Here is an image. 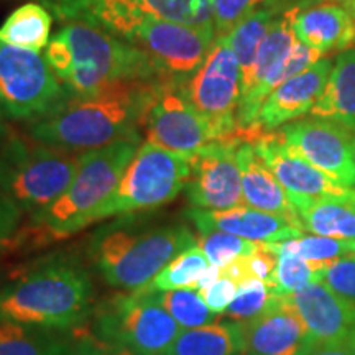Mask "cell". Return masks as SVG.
<instances>
[{
  "mask_svg": "<svg viewBox=\"0 0 355 355\" xmlns=\"http://www.w3.org/2000/svg\"><path fill=\"white\" fill-rule=\"evenodd\" d=\"M159 79H127L94 96L66 99L28 125V135L66 152H89L140 137Z\"/></svg>",
  "mask_w": 355,
  "mask_h": 355,
  "instance_id": "6da1fadb",
  "label": "cell"
},
{
  "mask_svg": "<svg viewBox=\"0 0 355 355\" xmlns=\"http://www.w3.org/2000/svg\"><path fill=\"white\" fill-rule=\"evenodd\" d=\"M48 64L73 97H87L127 79L162 78L135 44L87 20H68L44 51Z\"/></svg>",
  "mask_w": 355,
  "mask_h": 355,
  "instance_id": "7a4b0ae2",
  "label": "cell"
},
{
  "mask_svg": "<svg viewBox=\"0 0 355 355\" xmlns=\"http://www.w3.org/2000/svg\"><path fill=\"white\" fill-rule=\"evenodd\" d=\"M140 140V137H132L81 153V163L69 188L46 209L30 216L26 227L19 229L13 237L12 247L24 241L46 245L94 224L96 212L115 193Z\"/></svg>",
  "mask_w": 355,
  "mask_h": 355,
  "instance_id": "3957f363",
  "label": "cell"
},
{
  "mask_svg": "<svg viewBox=\"0 0 355 355\" xmlns=\"http://www.w3.org/2000/svg\"><path fill=\"white\" fill-rule=\"evenodd\" d=\"M94 286L87 270L69 259L50 260L0 291V314L19 322L71 331L92 311Z\"/></svg>",
  "mask_w": 355,
  "mask_h": 355,
  "instance_id": "277c9868",
  "label": "cell"
},
{
  "mask_svg": "<svg viewBox=\"0 0 355 355\" xmlns=\"http://www.w3.org/2000/svg\"><path fill=\"white\" fill-rule=\"evenodd\" d=\"M196 243L198 237L186 225L137 227L121 222L97 232L89 254L107 285L139 291L175 257Z\"/></svg>",
  "mask_w": 355,
  "mask_h": 355,
  "instance_id": "5b68a950",
  "label": "cell"
},
{
  "mask_svg": "<svg viewBox=\"0 0 355 355\" xmlns=\"http://www.w3.org/2000/svg\"><path fill=\"white\" fill-rule=\"evenodd\" d=\"M79 163L81 155L10 135L0 145V189L21 212L37 214L69 188Z\"/></svg>",
  "mask_w": 355,
  "mask_h": 355,
  "instance_id": "8992f818",
  "label": "cell"
},
{
  "mask_svg": "<svg viewBox=\"0 0 355 355\" xmlns=\"http://www.w3.org/2000/svg\"><path fill=\"white\" fill-rule=\"evenodd\" d=\"M189 176V157L145 141L128 162L115 193L96 212L94 222L165 206L186 188Z\"/></svg>",
  "mask_w": 355,
  "mask_h": 355,
  "instance_id": "52a82bcc",
  "label": "cell"
},
{
  "mask_svg": "<svg viewBox=\"0 0 355 355\" xmlns=\"http://www.w3.org/2000/svg\"><path fill=\"white\" fill-rule=\"evenodd\" d=\"M181 327L158 300L157 291L119 293L96 309L92 334L140 355H163Z\"/></svg>",
  "mask_w": 355,
  "mask_h": 355,
  "instance_id": "ba28073f",
  "label": "cell"
},
{
  "mask_svg": "<svg viewBox=\"0 0 355 355\" xmlns=\"http://www.w3.org/2000/svg\"><path fill=\"white\" fill-rule=\"evenodd\" d=\"M69 97L44 55L0 40V109L7 119L38 121Z\"/></svg>",
  "mask_w": 355,
  "mask_h": 355,
  "instance_id": "9c48e42d",
  "label": "cell"
},
{
  "mask_svg": "<svg viewBox=\"0 0 355 355\" xmlns=\"http://www.w3.org/2000/svg\"><path fill=\"white\" fill-rule=\"evenodd\" d=\"M242 69L225 37H217L196 73L183 83L184 94L209 125L214 140L241 133L237 122Z\"/></svg>",
  "mask_w": 355,
  "mask_h": 355,
  "instance_id": "30bf717a",
  "label": "cell"
},
{
  "mask_svg": "<svg viewBox=\"0 0 355 355\" xmlns=\"http://www.w3.org/2000/svg\"><path fill=\"white\" fill-rule=\"evenodd\" d=\"M217 38L214 26H198L146 15L132 44L150 58L162 78L188 81L201 68Z\"/></svg>",
  "mask_w": 355,
  "mask_h": 355,
  "instance_id": "8fae6325",
  "label": "cell"
},
{
  "mask_svg": "<svg viewBox=\"0 0 355 355\" xmlns=\"http://www.w3.org/2000/svg\"><path fill=\"white\" fill-rule=\"evenodd\" d=\"M184 81L159 79L146 109L144 130L146 141L171 152L193 157L214 140L209 125L193 107L183 89Z\"/></svg>",
  "mask_w": 355,
  "mask_h": 355,
  "instance_id": "7c38bea8",
  "label": "cell"
},
{
  "mask_svg": "<svg viewBox=\"0 0 355 355\" xmlns=\"http://www.w3.org/2000/svg\"><path fill=\"white\" fill-rule=\"evenodd\" d=\"M239 141L241 135L212 140L189 157L191 176L184 191L193 209L217 212L245 206L235 157Z\"/></svg>",
  "mask_w": 355,
  "mask_h": 355,
  "instance_id": "4fadbf2b",
  "label": "cell"
},
{
  "mask_svg": "<svg viewBox=\"0 0 355 355\" xmlns=\"http://www.w3.org/2000/svg\"><path fill=\"white\" fill-rule=\"evenodd\" d=\"M293 152L316 166L336 183L355 189L354 132L334 121L303 117L278 128Z\"/></svg>",
  "mask_w": 355,
  "mask_h": 355,
  "instance_id": "5bb4252c",
  "label": "cell"
},
{
  "mask_svg": "<svg viewBox=\"0 0 355 355\" xmlns=\"http://www.w3.org/2000/svg\"><path fill=\"white\" fill-rule=\"evenodd\" d=\"M254 145L255 152L263 159L270 171L277 176L290 199H324L340 198L355 193L352 188L336 183L303 157L293 152L278 132H247L242 133Z\"/></svg>",
  "mask_w": 355,
  "mask_h": 355,
  "instance_id": "9a60e30c",
  "label": "cell"
},
{
  "mask_svg": "<svg viewBox=\"0 0 355 355\" xmlns=\"http://www.w3.org/2000/svg\"><path fill=\"white\" fill-rule=\"evenodd\" d=\"M332 66L334 58H321L278 86L261 104L254 127L247 132H275L309 115L326 89Z\"/></svg>",
  "mask_w": 355,
  "mask_h": 355,
  "instance_id": "2e32d148",
  "label": "cell"
},
{
  "mask_svg": "<svg viewBox=\"0 0 355 355\" xmlns=\"http://www.w3.org/2000/svg\"><path fill=\"white\" fill-rule=\"evenodd\" d=\"M241 327L245 354L252 355H301L313 343L303 318L286 296H278Z\"/></svg>",
  "mask_w": 355,
  "mask_h": 355,
  "instance_id": "e0dca14e",
  "label": "cell"
},
{
  "mask_svg": "<svg viewBox=\"0 0 355 355\" xmlns=\"http://www.w3.org/2000/svg\"><path fill=\"white\" fill-rule=\"evenodd\" d=\"M298 309L311 340L329 343L355 336V306L331 291L321 279L286 296Z\"/></svg>",
  "mask_w": 355,
  "mask_h": 355,
  "instance_id": "ac0fdd59",
  "label": "cell"
},
{
  "mask_svg": "<svg viewBox=\"0 0 355 355\" xmlns=\"http://www.w3.org/2000/svg\"><path fill=\"white\" fill-rule=\"evenodd\" d=\"M189 219L194 222L198 230L214 229L227 232L252 242L277 243L296 239L304 234V230L293 224L285 217L270 214L254 207L241 206L229 211H201L191 207Z\"/></svg>",
  "mask_w": 355,
  "mask_h": 355,
  "instance_id": "d6986e66",
  "label": "cell"
},
{
  "mask_svg": "<svg viewBox=\"0 0 355 355\" xmlns=\"http://www.w3.org/2000/svg\"><path fill=\"white\" fill-rule=\"evenodd\" d=\"M296 40L321 51H344L355 43V24L349 8L334 2H319L306 8H290Z\"/></svg>",
  "mask_w": 355,
  "mask_h": 355,
  "instance_id": "ffe728a7",
  "label": "cell"
},
{
  "mask_svg": "<svg viewBox=\"0 0 355 355\" xmlns=\"http://www.w3.org/2000/svg\"><path fill=\"white\" fill-rule=\"evenodd\" d=\"M235 157H237V165L241 170L242 194L245 206L282 216L301 227V222L295 206L290 201V196L285 188L279 184L277 176L270 171V168L255 152L254 145L241 137L237 150H235Z\"/></svg>",
  "mask_w": 355,
  "mask_h": 355,
  "instance_id": "44dd1931",
  "label": "cell"
},
{
  "mask_svg": "<svg viewBox=\"0 0 355 355\" xmlns=\"http://www.w3.org/2000/svg\"><path fill=\"white\" fill-rule=\"evenodd\" d=\"M50 329L0 314V355H74L78 331Z\"/></svg>",
  "mask_w": 355,
  "mask_h": 355,
  "instance_id": "7402d4cb",
  "label": "cell"
},
{
  "mask_svg": "<svg viewBox=\"0 0 355 355\" xmlns=\"http://www.w3.org/2000/svg\"><path fill=\"white\" fill-rule=\"evenodd\" d=\"M304 232L355 241V193L340 198L290 199Z\"/></svg>",
  "mask_w": 355,
  "mask_h": 355,
  "instance_id": "603a6c76",
  "label": "cell"
},
{
  "mask_svg": "<svg viewBox=\"0 0 355 355\" xmlns=\"http://www.w3.org/2000/svg\"><path fill=\"white\" fill-rule=\"evenodd\" d=\"M309 115L355 130V48H347L334 58L329 81Z\"/></svg>",
  "mask_w": 355,
  "mask_h": 355,
  "instance_id": "cb8c5ba5",
  "label": "cell"
},
{
  "mask_svg": "<svg viewBox=\"0 0 355 355\" xmlns=\"http://www.w3.org/2000/svg\"><path fill=\"white\" fill-rule=\"evenodd\" d=\"M241 322L216 321L196 329H183L163 355H242Z\"/></svg>",
  "mask_w": 355,
  "mask_h": 355,
  "instance_id": "d4e9b609",
  "label": "cell"
},
{
  "mask_svg": "<svg viewBox=\"0 0 355 355\" xmlns=\"http://www.w3.org/2000/svg\"><path fill=\"white\" fill-rule=\"evenodd\" d=\"M291 7L300 8V0H272V2L265 3L263 7L257 8L250 15H247L227 35H224L235 56H237L239 63H241L242 73H245L254 63L257 51H259L261 42L270 32L275 20Z\"/></svg>",
  "mask_w": 355,
  "mask_h": 355,
  "instance_id": "484cf974",
  "label": "cell"
},
{
  "mask_svg": "<svg viewBox=\"0 0 355 355\" xmlns=\"http://www.w3.org/2000/svg\"><path fill=\"white\" fill-rule=\"evenodd\" d=\"M53 17L40 3H25L15 8L0 25V40L13 46L42 53L51 40Z\"/></svg>",
  "mask_w": 355,
  "mask_h": 355,
  "instance_id": "4316f807",
  "label": "cell"
},
{
  "mask_svg": "<svg viewBox=\"0 0 355 355\" xmlns=\"http://www.w3.org/2000/svg\"><path fill=\"white\" fill-rule=\"evenodd\" d=\"M293 8V7H291ZM298 42L291 28V15L290 8L282 13L275 24L266 33V37L261 42L259 51H257L254 63L250 64L245 73H242V87H241V99L252 92L259 86L266 74L277 66L279 61L285 58L295 43Z\"/></svg>",
  "mask_w": 355,
  "mask_h": 355,
  "instance_id": "83f0119b",
  "label": "cell"
},
{
  "mask_svg": "<svg viewBox=\"0 0 355 355\" xmlns=\"http://www.w3.org/2000/svg\"><path fill=\"white\" fill-rule=\"evenodd\" d=\"M211 263L204 252L196 245L186 248L175 257L165 268L155 277L148 285L141 288L145 291H171L183 288H196L199 279L204 277Z\"/></svg>",
  "mask_w": 355,
  "mask_h": 355,
  "instance_id": "f1b7e54d",
  "label": "cell"
},
{
  "mask_svg": "<svg viewBox=\"0 0 355 355\" xmlns=\"http://www.w3.org/2000/svg\"><path fill=\"white\" fill-rule=\"evenodd\" d=\"M266 245L278 255V263L273 278L275 293L278 296H290L293 293L303 290L309 283L318 282L319 272H321L318 265L301 259L295 252L286 250L278 242L266 243Z\"/></svg>",
  "mask_w": 355,
  "mask_h": 355,
  "instance_id": "f546056e",
  "label": "cell"
},
{
  "mask_svg": "<svg viewBox=\"0 0 355 355\" xmlns=\"http://www.w3.org/2000/svg\"><path fill=\"white\" fill-rule=\"evenodd\" d=\"M157 293L159 303L180 324L181 329H196L217 321V314L207 308L196 288Z\"/></svg>",
  "mask_w": 355,
  "mask_h": 355,
  "instance_id": "4dcf8cb0",
  "label": "cell"
},
{
  "mask_svg": "<svg viewBox=\"0 0 355 355\" xmlns=\"http://www.w3.org/2000/svg\"><path fill=\"white\" fill-rule=\"evenodd\" d=\"M216 0H140L146 15L198 26H214Z\"/></svg>",
  "mask_w": 355,
  "mask_h": 355,
  "instance_id": "1f68e13d",
  "label": "cell"
},
{
  "mask_svg": "<svg viewBox=\"0 0 355 355\" xmlns=\"http://www.w3.org/2000/svg\"><path fill=\"white\" fill-rule=\"evenodd\" d=\"M199 237L198 243L207 257L211 265L224 268L232 263V261L255 254L261 247V242H252L247 239L237 237V235L220 232L214 229H201L198 230Z\"/></svg>",
  "mask_w": 355,
  "mask_h": 355,
  "instance_id": "d6a6232c",
  "label": "cell"
},
{
  "mask_svg": "<svg viewBox=\"0 0 355 355\" xmlns=\"http://www.w3.org/2000/svg\"><path fill=\"white\" fill-rule=\"evenodd\" d=\"M286 250L295 252L301 259L311 261L322 268L337 259L355 254V241H340V239L322 237V235L303 234L290 241L278 242Z\"/></svg>",
  "mask_w": 355,
  "mask_h": 355,
  "instance_id": "836d02e7",
  "label": "cell"
},
{
  "mask_svg": "<svg viewBox=\"0 0 355 355\" xmlns=\"http://www.w3.org/2000/svg\"><path fill=\"white\" fill-rule=\"evenodd\" d=\"M277 298L278 295L268 283L255 278L245 279L239 285L237 295L224 313V316L235 322H247L263 313Z\"/></svg>",
  "mask_w": 355,
  "mask_h": 355,
  "instance_id": "e575fe53",
  "label": "cell"
},
{
  "mask_svg": "<svg viewBox=\"0 0 355 355\" xmlns=\"http://www.w3.org/2000/svg\"><path fill=\"white\" fill-rule=\"evenodd\" d=\"M319 279L339 298L355 306V254L324 265Z\"/></svg>",
  "mask_w": 355,
  "mask_h": 355,
  "instance_id": "d590c367",
  "label": "cell"
},
{
  "mask_svg": "<svg viewBox=\"0 0 355 355\" xmlns=\"http://www.w3.org/2000/svg\"><path fill=\"white\" fill-rule=\"evenodd\" d=\"M272 0H216L214 2V28L217 37H224L239 21L263 7Z\"/></svg>",
  "mask_w": 355,
  "mask_h": 355,
  "instance_id": "8d00e7d4",
  "label": "cell"
},
{
  "mask_svg": "<svg viewBox=\"0 0 355 355\" xmlns=\"http://www.w3.org/2000/svg\"><path fill=\"white\" fill-rule=\"evenodd\" d=\"M239 285L227 277H220L212 283L211 286H207L206 290L199 291L204 303L207 304L214 314H224L227 308L232 303L235 295H237Z\"/></svg>",
  "mask_w": 355,
  "mask_h": 355,
  "instance_id": "74e56055",
  "label": "cell"
},
{
  "mask_svg": "<svg viewBox=\"0 0 355 355\" xmlns=\"http://www.w3.org/2000/svg\"><path fill=\"white\" fill-rule=\"evenodd\" d=\"M278 263V255L270 248L266 243H261V247L255 254L245 257V265H247V273L248 278L261 279V282L268 283L273 288V278H275V270H277Z\"/></svg>",
  "mask_w": 355,
  "mask_h": 355,
  "instance_id": "f35d334b",
  "label": "cell"
},
{
  "mask_svg": "<svg viewBox=\"0 0 355 355\" xmlns=\"http://www.w3.org/2000/svg\"><path fill=\"white\" fill-rule=\"evenodd\" d=\"M21 211L0 189V252L12 247L13 237L19 232Z\"/></svg>",
  "mask_w": 355,
  "mask_h": 355,
  "instance_id": "ab89813d",
  "label": "cell"
},
{
  "mask_svg": "<svg viewBox=\"0 0 355 355\" xmlns=\"http://www.w3.org/2000/svg\"><path fill=\"white\" fill-rule=\"evenodd\" d=\"M74 355H140L135 350L125 347V345L107 343L99 339L92 332L78 331V344Z\"/></svg>",
  "mask_w": 355,
  "mask_h": 355,
  "instance_id": "60d3db41",
  "label": "cell"
},
{
  "mask_svg": "<svg viewBox=\"0 0 355 355\" xmlns=\"http://www.w3.org/2000/svg\"><path fill=\"white\" fill-rule=\"evenodd\" d=\"M301 355H355V336L329 343H311Z\"/></svg>",
  "mask_w": 355,
  "mask_h": 355,
  "instance_id": "b9f144b4",
  "label": "cell"
},
{
  "mask_svg": "<svg viewBox=\"0 0 355 355\" xmlns=\"http://www.w3.org/2000/svg\"><path fill=\"white\" fill-rule=\"evenodd\" d=\"M3 119L6 117V114H3V110L0 109V141H3L7 139V127H6V122H3Z\"/></svg>",
  "mask_w": 355,
  "mask_h": 355,
  "instance_id": "7bdbcfd3",
  "label": "cell"
},
{
  "mask_svg": "<svg viewBox=\"0 0 355 355\" xmlns=\"http://www.w3.org/2000/svg\"><path fill=\"white\" fill-rule=\"evenodd\" d=\"M324 2H334V3H340V6H349V3L354 2V0H324Z\"/></svg>",
  "mask_w": 355,
  "mask_h": 355,
  "instance_id": "ee69618b",
  "label": "cell"
},
{
  "mask_svg": "<svg viewBox=\"0 0 355 355\" xmlns=\"http://www.w3.org/2000/svg\"><path fill=\"white\" fill-rule=\"evenodd\" d=\"M345 7H347L349 12L352 13V19H354V24H355V0H354V2H350L349 6H345Z\"/></svg>",
  "mask_w": 355,
  "mask_h": 355,
  "instance_id": "f6af8a7d",
  "label": "cell"
},
{
  "mask_svg": "<svg viewBox=\"0 0 355 355\" xmlns=\"http://www.w3.org/2000/svg\"><path fill=\"white\" fill-rule=\"evenodd\" d=\"M354 153H355V130H354Z\"/></svg>",
  "mask_w": 355,
  "mask_h": 355,
  "instance_id": "bcb514c9",
  "label": "cell"
},
{
  "mask_svg": "<svg viewBox=\"0 0 355 355\" xmlns=\"http://www.w3.org/2000/svg\"><path fill=\"white\" fill-rule=\"evenodd\" d=\"M242 355H252V354H242Z\"/></svg>",
  "mask_w": 355,
  "mask_h": 355,
  "instance_id": "7dc6e473",
  "label": "cell"
}]
</instances>
